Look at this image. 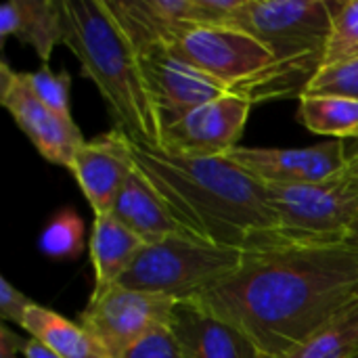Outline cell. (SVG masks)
Returning a JSON list of instances; mask_svg holds the SVG:
<instances>
[{
    "label": "cell",
    "mask_w": 358,
    "mask_h": 358,
    "mask_svg": "<svg viewBox=\"0 0 358 358\" xmlns=\"http://www.w3.org/2000/svg\"><path fill=\"white\" fill-rule=\"evenodd\" d=\"M243 331L262 358H281L358 302V245L281 237L191 298Z\"/></svg>",
    "instance_id": "obj_1"
},
{
    "label": "cell",
    "mask_w": 358,
    "mask_h": 358,
    "mask_svg": "<svg viewBox=\"0 0 358 358\" xmlns=\"http://www.w3.org/2000/svg\"><path fill=\"white\" fill-rule=\"evenodd\" d=\"M132 159L187 235L245 252L281 239L266 187L231 159L176 157L138 143Z\"/></svg>",
    "instance_id": "obj_2"
},
{
    "label": "cell",
    "mask_w": 358,
    "mask_h": 358,
    "mask_svg": "<svg viewBox=\"0 0 358 358\" xmlns=\"http://www.w3.org/2000/svg\"><path fill=\"white\" fill-rule=\"evenodd\" d=\"M63 44L105 101L115 128L132 143L162 147V124L149 101L138 57L103 0H61Z\"/></svg>",
    "instance_id": "obj_3"
},
{
    "label": "cell",
    "mask_w": 358,
    "mask_h": 358,
    "mask_svg": "<svg viewBox=\"0 0 358 358\" xmlns=\"http://www.w3.org/2000/svg\"><path fill=\"white\" fill-rule=\"evenodd\" d=\"M336 0H245L235 25L256 36L273 55V71L248 94L252 105L302 99L323 59Z\"/></svg>",
    "instance_id": "obj_4"
},
{
    "label": "cell",
    "mask_w": 358,
    "mask_h": 358,
    "mask_svg": "<svg viewBox=\"0 0 358 358\" xmlns=\"http://www.w3.org/2000/svg\"><path fill=\"white\" fill-rule=\"evenodd\" d=\"M245 254L191 235H174L145 245L117 285L191 300L233 275Z\"/></svg>",
    "instance_id": "obj_5"
},
{
    "label": "cell",
    "mask_w": 358,
    "mask_h": 358,
    "mask_svg": "<svg viewBox=\"0 0 358 358\" xmlns=\"http://www.w3.org/2000/svg\"><path fill=\"white\" fill-rule=\"evenodd\" d=\"M279 235L289 241H346L358 220V178L342 172L321 182L266 187Z\"/></svg>",
    "instance_id": "obj_6"
},
{
    "label": "cell",
    "mask_w": 358,
    "mask_h": 358,
    "mask_svg": "<svg viewBox=\"0 0 358 358\" xmlns=\"http://www.w3.org/2000/svg\"><path fill=\"white\" fill-rule=\"evenodd\" d=\"M166 48L245 99L275 67L271 50L239 25H197Z\"/></svg>",
    "instance_id": "obj_7"
},
{
    "label": "cell",
    "mask_w": 358,
    "mask_h": 358,
    "mask_svg": "<svg viewBox=\"0 0 358 358\" xmlns=\"http://www.w3.org/2000/svg\"><path fill=\"white\" fill-rule=\"evenodd\" d=\"M136 57L170 46L197 25H233L237 0H103Z\"/></svg>",
    "instance_id": "obj_8"
},
{
    "label": "cell",
    "mask_w": 358,
    "mask_h": 358,
    "mask_svg": "<svg viewBox=\"0 0 358 358\" xmlns=\"http://www.w3.org/2000/svg\"><path fill=\"white\" fill-rule=\"evenodd\" d=\"M176 302L162 294L113 285L90 296L78 323L101 344L109 358H124L145 334L170 323Z\"/></svg>",
    "instance_id": "obj_9"
},
{
    "label": "cell",
    "mask_w": 358,
    "mask_h": 358,
    "mask_svg": "<svg viewBox=\"0 0 358 358\" xmlns=\"http://www.w3.org/2000/svg\"><path fill=\"white\" fill-rule=\"evenodd\" d=\"M252 103L241 94L214 99L162 128V151L176 157H224L239 147Z\"/></svg>",
    "instance_id": "obj_10"
},
{
    "label": "cell",
    "mask_w": 358,
    "mask_h": 358,
    "mask_svg": "<svg viewBox=\"0 0 358 358\" xmlns=\"http://www.w3.org/2000/svg\"><path fill=\"white\" fill-rule=\"evenodd\" d=\"M264 187L321 182L346 172V143L325 141L310 147H235L224 155Z\"/></svg>",
    "instance_id": "obj_11"
},
{
    "label": "cell",
    "mask_w": 358,
    "mask_h": 358,
    "mask_svg": "<svg viewBox=\"0 0 358 358\" xmlns=\"http://www.w3.org/2000/svg\"><path fill=\"white\" fill-rule=\"evenodd\" d=\"M0 103L46 162L69 170L84 145L80 128L73 120L52 113L31 92L23 73L13 71L6 63L0 65Z\"/></svg>",
    "instance_id": "obj_12"
},
{
    "label": "cell",
    "mask_w": 358,
    "mask_h": 358,
    "mask_svg": "<svg viewBox=\"0 0 358 358\" xmlns=\"http://www.w3.org/2000/svg\"><path fill=\"white\" fill-rule=\"evenodd\" d=\"M138 69L162 128L214 99L231 94L227 86L176 59L166 46L141 55Z\"/></svg>",
    "instance_id": "obj_13"
},
{
    "label": "cell",
    "mask_w": 358,
    "mask_h": 358,
    "mask_svg": "<svg viewBox=\"0 0 358 358\" xmlns=\"http://www.w3.org/2000/svg\"><path fill=\"white\" fill-rule=\"evenodd\" d=\"M132 170V141L117 128L84 141L69 166L94 216L111 214Z\"/></svg>",
    "instance_id": "obj_14"
},
{
    "label": "cell",
    "mask_w": 358,
    "mask_h": 358,
    "mask_svg": "<svg viewBox=\"0 0 358 358\" xmlns=\"http://www.w3.org/2000/svg\"><path fill=\"white\" fill-rule=\"evenodd\" d=\"M182 358H262L252 340L193 300H178L170 319Z\"/></svg>",
    "instance_id": "obj_15"
},
{
    "label": "cell",
    "mask_w": 358,
    "mask_h": 358,
    "mask_svg": "<svg viewBox=\"0 0 358 358\" xmlns=\"http://www.w3.org/2000/svg\"><path fill=\"white\" fill-rule=\"evenodd\" d=\"M111 216L136 237H141L147 245L157 243L166 237L187 235V231L172 216L164 199L136 168L117 195Z\"/></svg>",
    "instance_id": "obj_16"
},
{
    "label": "cell",
    "mask_w": 358,
    "mask_h": 358,
    "mask_svg": "<svg viewBox=\"0 0 358 358\" xmlns=\"http://www.w3.org/2000/svg\"><path fill=\"white\" fill-rule=\"evenodd\" d=\"M15 36L31 46L46 65L57 44H63L61 4L55 0H8L0 8V40Z\"/></svg>",
    "instance_id": "obj_17"
},
{
    "label": "cell",
    "mask_w": 358,
    "mask_h": 358,
    "mask_svg": "<svg viewBox=\"0 0 358 358\" xmlns=\"http://www.w3.org/2000/svg\"><path fill=\"white\" fill-rule=\"evenodd\" d=\"M147 243L120 224L111 214L94 216L90 233V260L94 266V292L101 294L126 275Z\"/></svg>",
    "instance_id": "obj_18"
},
{
    "label": "cell",
    "mask_w": 358,
    "mask_h": 358,
    "mask_svg": "<svg viewBox=\"0 0 358 358\" xmlns=\"http://www.w3.org/2000/svg\"><path fill=\"white\" fill-rule=\"evenodd\" d=\"M21 329L59 358H109L80 323H73L40 304H34L27 310Z\"/></svg>",
    "instance_id": "obj_19"
},
{
    "label": "cell",
    "mask_w": 358,
    "mask_h": 358,
    "mask_svg": "<svg viewBox=\"0 0 358 358\" xmlns=\"http://www.w3.org/2000/svg\"><path fill=\"white\" fill-rule=\"evenodd\" d=\"M302 124L329 141H358V99L342 94H302Z\"/></svg>",
    "instance_id": "obj_20"
},
{
    "label": "cell",
    "mask_w": 358,
    "mask_h": 358,
    "mask_svg": "<svg viewBox=\"0 0 358 358\" xmlns=\"http://www.w3.org/2000/svg\"><path fill=\"white\" fill-rule=\"evenodd\" d=\"M281 358H358V302Z\"/></svg>",
    "instance_id": "obj_21"
},
{
    "label": "cell",
    "mask_w": 358,
    "mask_h": 358,
    "mask_svg": "<svg viewBox=\"0 0 358 358\" xmlns=\"http://www.w3.org/2000/svg\"><path fill=\"white\" fill-rule=\"evenodd\" d=\"M38 248L50 260H78L84 252V220L78 210L63 206L50 214L40 233Z\"/></svg>",
    "instance_id": "obj_22"
},
{
    "label": "cell",
    "mask_w": 358,
    "mask_h": 358,
    "mask_svg": "<svg viewBox=\"0 0 358 358\" xmlns=\"http://www.w3.org/2000/svg\"><path fill=\"white\" fill-rule=\"evenodd\" d=\"M358 59V0H336L323 67Z\"/></svg>",
    "instance_id": "obj_23"
},
{
    "label": "cell",
    "mask_w": 358,
    "mask_h": 358,
    "mask_svg": "<svg viewBox=\"0 0 358 358\" xmlns=\"http://www.w3.org/2000/svg\"><path fill=\"white\" fill-rule=\"evenodd\" d=\"M23 78L31 92L57 115L65 120L71 117V76L67 71H52L48 65H42L38 71H23Z\"/></svg>",
    "instance_id": "obj_24"
},
{
    "label": "cell",
    "mask_w": 358,
    "mask_h": 358,
    "mask_svg": "<svg viewBox=\"0 0 358 358\" xmlns=\"http://www.w3.org/2000/svg\"><path fill=\"white\" fill-rule=\"evenodd\" d=\"M304 94H342L358 99V59L323 67Z\"/></svg>",
    "instance_id": "obj_25"
},
{
    "label": "cell",
    "mask_w": 358,
    "mask_h": 358,
    "mask_svg": "<svg viewBox=\"0 0 358 358\" xmlns=\"http://www.w3.org/2000/svg\"><path fill=\"white\" fill-rule=\"evenodd\" d=\"M124 358H182L176 336L168 325H157L149 334H145Z\"/></svg>",
    "instance_id": "obj_26"
},
{
    "label": "cell",
    "mask_w": 358,
    "mask_h": 358,
    "mask_svg": "<svg viewBox=\"0 0 358 358\" xmlns=\"http://www.w3.org/2000/svg\"><path fill=\"white\" fill-rule=\"evenodd\" d=\"M36 302L29 300L23 292H19L6 277L0 279V315L4 321L15 323V325H23L27 310L34 306Z\"/></svg>",
    "instance_id": "obj_27"
},
{
    "label": "cell",
    "mask_w": 358,
    "mask_h": 358,
    "mask_svg": "<svg viewBox=\"0 0 358 358\" xmlns=\"http://www.w3.org/2000/svg\"><path fill=\"white\" fill-rule=\"evenodd\" d=\"M19 355L23 358H59L55 352H50L46 346H42L40 342H36V340H25V342H21V346H19Z\"/></svg>",
    "instance_id": "obj_28"
},
{
    "label": "cell",
    "mask_w": 358,
    "mask_h": 358,
    "mask_svg": "<svg viewBox=\"0 0 358 358\" xmlns=\"http://www.w3.org/2000/svg\"><path fill=\"white\" fill-rule=\"evenodd\" d=\"M19 346L21 340L10 334L6 327H2V336H0V358H19Z\"/></svg>",
    "instance_id": "obj_29"
},
{
    "label": "cell",
    "mask_w": 358,
    "mask_h": 358,
    "mask_svg": "<svg viewBox=\"0 0 358 358\" xmlns=\"http://www.w3.org/2000/svg\"><path fill=\"white\" fill-rule=\"evenodd\" d=\"M346 143V172L358 178V141H344Z\"/></svg>",
    "instance_id": "obj_30"
},
{
    "label": "cell",
    "mask_w": 358,
    "mask_h": 358,
    "mask_svg": "<svg viewBox=\"0 0 358 358\" xmlns=\"http://www.w3.org/2000/svg\"><path fill=\"white\" fill-rule=\"evenodd\" d=\"M346 241H350V243L358 245V220L352 224V229H350V233H348V239H346Z\"/></svg>",
    "instance_id": "obj_31"
}]
</instances>
